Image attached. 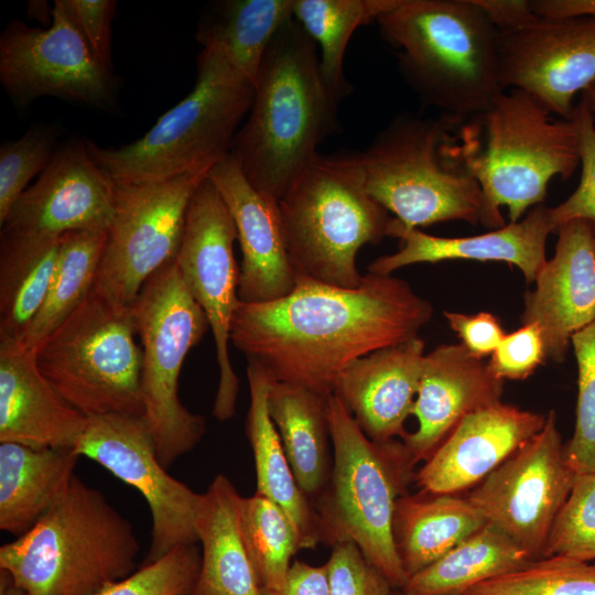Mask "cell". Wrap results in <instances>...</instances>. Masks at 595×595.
<instances>
[{"mask_svg": "<svg viewBox=\"0 0 595 595\" xmlns=\"http://www.w3.org/2000/svg\"><path fill=\"white\" fill-rule=\"evenodd\" d=\"M432 315V304L391 274L368 272L355 289L298 275L281 299L239 301L230 342L274 381L329 396L351 361L419 336Z\"/></svg>", "mask_w": 595, "mask_h": 595, "instance_id": "obj_1", "label": "cell"}, {"mask_svg": "<svg viewBox=\"0 0 595 595\" xmlns=\"http://www.w3.org/2000/svg\"><path fill=\"white\" fill-rule=\"evenodd\" d=\"M338 104L323 80L316 43L292 19L264 55L248 117L231 145L249 183L279 202L338 129Z\"/></svg>", "mask_w": 595, "mask_h": 595, "instance_id": "obj_2", "label": "cell"}, {"mask_svg": "<svg viewBox=\"0 0 595 595\" xmlns=\"http://www.w3.org/2000/svg\"><path fill=\"white\" fill-rule=\"evenodd\" d=\"M420 101L463 122L502 91L499 33L473 0H399L376 21Z\"/></svg>", "mask_w": 595, "mask_h": 595, "instance_id": "obj_3", "label": "cell"}, {"mask_svg": "<svg viewBox=\"0 0 595 595\" xmlns=\"http://www.w3.org/2000/svg\"><path fill=\"white\" fill-rule=\"evenodd\" d=\"M131 522L76 475L25 533L0 548V570L26 595H96L137 571Z\"/></svg>", "mask_w": 595, "mask_h": 595, "instance_id": "obj_4", "label": "cell"}, {"mask_svg": "<svg viewBox=\"0 0 595 595\" xmlns=\"http://www.w3.org/2000/svg\"><path fill=\"white\" fill-rule=\"evenodd\" d=\"M484 143L469 126L462 127L457 149L462 162L477 181L484 198L483 225L494 229L520 220L543 204L550 181L569 180L581 163L580 131L571 120L554 119L531 95L508 89L482 115L470 119Z\"/></svg>", "mask_w": 595, "mask_h": 595, "instance_id": "obj_5", "label": "cell"}, {"mask_svg": "<svg viewBox=\"0 0 595 595\" xmlns=\"http://www.w3.org/2000/svg\"><path fill=\"white\" fill-rule=\"evenodd\" d=\"M333 465L328 483L313 502L320 541L354 542L366 559L401 589L408 581L392 536L397 500L409 494L416 465L399 440H370L343 402L328 396Z\"/></svg>", "mask_w": 595, "mask_h": 595, "instance_id": "obj_6", "label": "cell"}, {"mask_svg": "<svg viewBox=\"0 0 595 595\" xmlns=\"http://www.w3.org/2000/svg\"><path fill=\"white\" fill-rule=\"evenodd\" d=\"M255 85L218 48L203 47L193 90L140 139L120 148L85 141L107 176L120 185L160 183L210 169L230 153Z\"/></svg>", "mask_w": 595, "mask_h": 595, "instance_id": "obj_7", "label": "cell"}, {"mask_svg": "<svg viewBox=\"0 0 595 595\" xmlns=\"http://www.w3.org/2000/svg\"><path fill=\"white\" fill-rule=\"evenodd\" d=\"M447 116H401L366 150L349 155L367 193L405 229L462 220L483 224L484 198L457 151Z\"/></svg>", "mask_w": 595, "mask_h": 595, "instance_id": "obj_8", "label": "cell"}, {"mask_svg": "<svg viewBox=\"0 0 595 595\" xmlns=\"http://www.w3.org/2000/svg\"><path fill=\"white\" fill-rule=\"evenodd\" d=\"M288 253L298 275L358 288L356 257L388 236L389 212L366 191L349 156L317 154L278 202Z\"/></svg>", "mask_w": 595, "mask_h": 595, "instance_id": "obj_9", "label": "cell"}, {"mask_svg": "<svg viewBox=\"0 0 595 595\" xmlns=\"http://www.w3.org/2000/svg\"><path fill=\"white\" fill-rule=\"evenodd\" d=\"M132 307L95 289L34 350L39 369L87 418L144 415L142 349Z\"/></svg>", "mask_w": 595, "mask_h": 595, "instance_id": "obj_10", "label": "cell"}, {"mask_svg": "<svg viewBox=\"0 0 595 595\" xmlns=\"http://www.w3.org/2000/svg\"><path fill=\"white\" fill-rule=\"evenodd\" d=\"M132 312L142 349L143 416L158 457L167 469L192 451L206 432L204 418L182 404L177 389L184 359L202 340L209 324L175 260L149 278Z\"/></svg>", "mask_w": 595, "mask_h": 595, "instance_id": "obj_11", "label": "cell"}, {"mask_svg": "<svg viewBox=\"0 0 595 595\" xmlns=\"http://www.w3.org/2000/svg\"><path fill=\"white\" fill-rule=\"evenodd\" d=\"M210 169L160 183L116 184L95 291L118 306L132 307L149 278L175 260L190 202Z\"/></svg>", "mask_w": 595, "mask_h": 595, "instance_id": "obj_12", "label": "cell"}, {"mask_svg": "<svg viewBox=\"0 0 595 595\" xmlns=\"http://www.w3.org/2000/svg\"><path fill=\"white\" fill-rule=\"evenodd\" d=\"M236 239L234 219L207 176L190 202L175 262L214 336L219 380L212 413L219 421L236 413L239 390L228 351L231 322L240 301V268L234 256Z\"/></svg>", "mask_w": 595, "mask_h": 595, "instance_id": "obj_13", "label": "cell"}, {"mask_svg": "<svg viewBox=\"0 0 595 595\" xmlns=\"http://www.w3.org/2000/svg\"><path fill=\"white\" fill-rule=\"evenodd\" d=\"M575 477L564 456L556 413L550 410L543 428L466 497L488 523L537 561L544 558L549 534Z\"/></svg>", "mask_w": 595, "mask_h": 595, "instance_id": "obj_14", "label": "cell"}, {"mask_svg": "<svg viewBox=\"0 0 595 595\" xmlns=\"http://www.w3.org/2000/svg\"><path fill=\"white\" fill-rule=\"evenodd\" d=\"M73 452L95 461L136 488L149 505L152 537L144 563L174 548L198 543V494L167 474L161 464L144 416L107 414L87 418Z\"/></svg>", "mask_w": 595, "mask_h": 595, "instance_id": "obj_15", "label": "cell"}, {"mask_svg": "<svg viewBox=\"0 0 595 595\" xmlns=\"http://www.w3.org/2000/svg\"><path fill=\"white\" fill-rule=\"evenodd\" d=\"M50 28L13 20L0 36V82L21 106L54 96L109 108L113 101L111 72L96 58L63 0L54 3Z\"/></svg>", "mask_w": 595, "mask_h": 595, "instance_id": "obj_16", "label": "cell"}, {"mask_svg": "<svg viewBox=\"0 0 595 595\" xmlns=\"http://www.w3.org/2000/svg\"><path fill=\"white\" fill-rule=\"evenodd\" d=\"M498 33L502 89L522 90L551 115L571 120L575 95L595 82V18L539 17Z\"/></svg>", "mask_w": 595, "mask_h": 595, "instance_id": "obj_17", "label": "cell"}, {"mask_svg": "<svg viewBox=\"0 0 595 595\" xmlns=\"http://www.w3.org/2000/svg\"><path fill=\"white\" fill-rule=\"evenodd\" d=\"M116 184L89 155L85 141L54 156L11 207L2 231L60 238L68 231L106 229L112 221Z\"/></svg>", "mask_w": 595, "mask_h": 595, "instance_id": "obj_18", "label": "cell"}, {"mask_svg": "<svg viewBox=\"0 0 595 595\" xmlns=\"http://www.w3.org/2000/svg\"><path fill=\"white\" fill-rule=\"evenodd\" d=\"M555 232L554 256L524 293L521 323L537 324L548 359L562 363L572 336L595 321V228L573 219Z\"/></svg>", "mask_w": 595, "mask_h": 595, "instance_id": "obj_19", "label": "cell"}, {"mask_svg": "<svg viewBox=\"0 0 595 595\" xmlns=\"http://www.w3.org/2000/svg\"><path fill=\"white\" fill-rule=\"evenodd\" d=\"M208 178L236 226L242 255L239 300L263 303L289 294L298 273L285 246L278 202L249 183L230 153L210 169Z\"/></svg>", "mask_w": 595, "mask_h": 595, "instance_id": "obj_20", "label": "cell"}, {"mask_svg": "<svg viewBox=\"0 0 595 595\" xmlns=\"http://www.w3.org/2000/svg\"><path fill=\"white\" fill-rule=\"evenodd\" d=\"M547 414L504 402L466 415L415 474L421 491L474 488L544 425Z\"/></svg>", "mask_w": 595, "mask_h": 595, "instance_id": "obj_21", "label": "cell"}, {"mask_svg": "<svg viewBox=\"0 0 595 595\" xmlns=\"http://www.w3.org/2000/svg\"><path fill=\"white\" fill-rule=\"evenodd\" d=\"M504 380L462 344H443L424 355L412 414L418 428L402 442L415 463L428 461L472 412L501 401Z\"/></svg>", "mask_w": 595, "mask_h": 595, "instance_id": "obj_22", "label": "cell"}, {"mask_svg": "<svg viewBox=\"0 0 595 595\" xmlns=\"http://www.w3.org/2000/svg\"><path fill=\"white\" fill-rule=\"evenodd\" d=\"M551 232H555L551 207L544 204L532 207L516 223L469 237H436L416 228L405 229L392 217L388 236L398 238L400 248L375 259L368 272L387 275L405 266L445 260L495 261L519 268L530 284L547 262Z\"/></svg>", "mask_w": 595, "mask_h": 595, "instance_id": "obj_23", "label": "cell"}, {"mask_svg": "<svg viewBox=\"0 0 595 595\" xmlns=\"http://www.w3.org/2000/svg\"><path fill=\"white\" fill-rule=\"evenodd\" d=\"M86 424L41 372L35 353L0 334V443L74 450Z\"/></svg>", "mask_w": 595, "mask_h": 595, "instance_id": "obj_24", "label": "cell"}, {"mask_svg": "<svg viewBox=\"0 0 595 595\" xmlns=\"http://www.w3.org/2000/svg\"><path fill=\"white\" fill-rule=\"evenodd\" d=\"M424 355V342L416 336L351 361L336 379L333 393L370 440L407 434Z\"/></svg>", "mask_w": 595, "mask_h": 595, "instance_id": "obj_25", "label": "cell"}, {"mask_svg": "<svg viewBox=\"0 0 595 595\" xmlns=\"http://www.w3.org/2000/svg\"><path fill=\"white\" fill-rule=\"evenodd\" d=\"M242 500L223 474L202 494L196 517L202 562L188 595H262L242 539Z\"/></svg>", "mask_w": 595, "mask_h": 595, "instance_id": "obj_26", "label": "cell"}, {"mask_svg": "<svg viewBox=\"0 0 595 595\" xmlns=\"http://www.w3.org/2000/svg\"><path fill=\"white\" fill-rule=\"evenodd\" d=\"M250 404L246 435L250 443L258 494L277 504L290 519L300 549H314L320 541L317 515L298 485L280 435L269 415L268 394L273 379L256 361L248 360Z\"/></svg>", "mask_w": 595, "mask_h": 595, "instance_id": "obj_27", "label": "cell"}, {"mask_svg": "<svg viewBox=\"0 0 595 595\" xmlns=\"http://www.w3.org/2000/svg\"><path fill=\"white\" fill-rule=\"evenodd\" d=\"M487 524L485 516L467 497L424 491L400 497L394 507L392 536L408 578Z\"/></svg>", "mask_w": 595, "mask_h": 595, "instance_id": "obj_28", "label": "cell"}, {"mask_svg": "<svg viewBox=\"0 0 595 595\" xmlns=\"http://www.w3.org/2000/svg\"><path fill=\"white\" fill-rule=\"evenodd\" d=\"M79 456L73 450L0 443V529L29 531L69 485Z\"/></svg>", "mask_w": 595, "mask_h": 595, "instance_id": "obj_29", "label": "cell"}, {"mask_svg": "<svg viewBox=\"0 0 595 595\" xmlns=\"http://www.w3.org/2000/svg\"><path fill=\"white\" fill-rule=\"evenodd\" d=\"M268 410L298 485L313 504L324 491L333 465L328 396L273 380Z\"/></svg>", "mask_w": 595, "mask_h": 595, "instance_id": "obj_30", "label": "cell"}, {"mask_svg": "<svg viewBox=\"0 0 595 595\" xmlns=\"http://www.w3.org/2000/svg\"><path fill=\"white\" fill-rule=\"evenodd\" d=\"M60 251V238L0 236V334L21 340L43 305Z\"/></svg>", "mask_w": 595, "mask_h": 595, "instance_id": "obj_31", "label": "cell"}, {"mask_svg": "<svg viewBox=\"0 0 595 595\" xmlns=\"http://www.w3.org/2000/svg\"><path fill=\"white\" fill-rule=\"evenodd\" d=\"M295 0L218 2L199 22L196 40L220 50L253 85L278 32L294 19Z\"/></svg>", "mask_w": 595, "mask_h": 595, "instance_id": "obj_32", "label": "cell"}, {"mask_svg": "<svg viewBox=\"0 0 595 595\" xmlns=\"http://www.w3.org/2000/svg\"><path fill=\"white\" fill-rule=\"evenodd\" d=\"M533 560L488 523L409 577L402 595H464L475 585L520 570Z\"/></svg>", "mask_w": 595, "mask_h": 595, "instance_id": "obj_33", "label": "cell"}, {"mask_svg": "<svg viewBox=\"0 0 595 595\" xmlns=\"http://www.w3.org/2000/svg\"><path fill=\"white\" fill-rule=\"evenodd\" d=\"M107 238L106 229L68 231L60 237L57 264L45 301L21 338L28 349L34 351L93 291Z\"/></svg>", "mask_w": 595, "mask_h": 595, "instance_id": "obj_34", "label": "cell"}, {"mask_svg": "<svg viewBox=\"0 0 595 595\" xmlns=\"http://www.w3.org/2000/svg\"><path fill=\"white\" fill-rule=\"evenodd\" d=\"M399 0H295L294 19L320 48V69L340 101L350 91L343 66L347 44L357 28L392 9Z\"/></svg>", "mask_w": 595, "mask_h": 595, "instance_id": "obj_35", "label": "cell"}, {"mask_svg": "<svg viewBox=\"0 0 595 595\" xmlns=\"http://www.w3.org/2000/svg\"><path fill=\"white\" fill-rule=\"evenodd\" d=\"M240 528L262 595H279L291 559L301 550L290 519L277 504L256 493L244 497Z\"/></svg>", "mask_w": 595, "mask_h": 595, "instance_id": "obj_36", "label": "cell"}, {"mask_svg": "<svg viewBox=\"0 0 595 595\" xmlns=\"http://www.w3.org/2000/svg\"><path fill=\"white\" fill-rule=\"evenodd\" d=\"M464 595H595V564L548 556L479 583Z\"/></svg>", "mask_w": 595, "mask_h": 595, "instance_id": "obj_37", "label": "cell"}, {"mask_svg": "<svg viewBox=\"0 0 595 595\" xmlns=\"http://www.w3.org/2000/svg\"><path fill=\"white\" fill-rule=\"evenodd\" d=\"M571 344L577 363L576 419L564 456L576 474L595 473V321L576 332Z\"/></svg>", "mask_w": 595, "mask_h": 595, "instance_id": "obj_38", "label": "cell"}, {"mask_svg": "<svg viewBox=\"0 0 595 595\" xmlns=\"http://www.w3.org/2000/svg\"><path fill=\"white\" fill-rule=\"evenodd\" d=\"M201 562L197 543L178 545L129 576L106 585L96 595H188Z\"/></svg>", "mask_w": 595, "mask_h": 595, "instance_id": "obj_39", "label": "cell"}, {"mask_svg": "<svg viewBox=\"0 0 595 595\" xmlns=\"http://www.w3.org/2000/svg\"><path fill=\"white\" fill-rule=\"evenodd\" d=\"M595 560V473L576 475L549 534L544 558Z\"/></svg>", "mask_w": 595, "mask_h": 595, "instance_id": "obj_40", "label": "cell"}, {"mask_svg": "<svg viewBox=\"0 0 595 595\" xmlns=\"http://www.w3.org/2000/svg\"><path fill=\"white\" fill-rule=\"evenodd\" d=\"M55 133L50 128H32L21 138L0 148V225L29 182L51 163Z\"/></svg>", "mask_w": 595, "mask_h": 595, "instance_id": "obj_41", "label": "cell"}, {"mask_svg": "<svg viewBox=\"0 0 595 595\" xmlns=\"http://www.w3.org/2000/svg\"><path fill=\"white\" fill-rule=\"evenodd\" d=\"M574 117L580 131L581 177L575 191L551 207L555 231L573 219L585 220L595 228V126L583 100L575 105Z\"/></svg>", "mask_w": 595, "mask_h": 595, "instance_id": "obj_42", "label": "cell"}, {"mask_svg": "<svg viewBox=\"0 0 595 595\" xmlns=\"http://www.w3.org/2000/svg\"><path fill=\"white\" fill-rule=\"evenodd\" d=\"M325 565L329 595H392L390 582L354 542L333 545Z\"/></svg>", "mask_w": 595, "mask_h": 595, "instance_id": "obj_43", "label": "cell"}, {"mask_svg": "<svg viewBox=\"0 0 595 595\" xmlns=\"http://www.w3.org/2000/svg\"><path fill=\"white\" fill-rule=\"evenodd\" d=\"M547 359L539 326L527 323L504 336L487 365L490 371L504 381L522 380L530 377Z\"/></svg>", "mask_w": 595, "mask_h": 595, "instance_id": "obj_44", "label": "cell"}, {"mask_svg": "<svg viewBox=\"0 0 595 595\" xmlns=\"http://www.w3.org/2000/svg\"><path fill=\"white\" fill-rule=\"evenodd\" d=\"M96 58L111 72V23L117 7L113 0H63Z\"/></svg>", "mask_w": 595, "mask_h": 595, "instance_id": "obj_45", "label": "cell"}, {"mask_svg": "<svg viewBox=\"0 0 595 595\" xmlns=\"http://www.w3.org/2000/svg\"><path fill=\"white\" fill-rule=\"evenodd\" d=\"M444 317L461 344L479 359L491 355L506 335L498 318L489 312L464 314L444 311Z\"/></svg>", "mask_w": 595, "mask_h": 595, "instance_id": "obj_46", "label": "cell"}, {"mask_svg": "<svg viewBox=\"0 0 595 595\" xmlns=\"http://www.w3.org/2000/svg\"><path fill=\"white\" fill-rule=\"evenodd\" d=\"M486 14L498 32H509L526 26L539 17L530 0H473Z\"/></svg>", "mask_w": 595, "mask_h": 595, "instance_id": "obj_47", "label": "cell"}, {"mask_svg": "<svg viewBox=\"0 0 595 595\" xmlns=\"http://www.w3.org/2000/svg\"><path fill=\"white\" fill-rule=\"evenodd\" d=\"M279 595H329L326 565L316 566L300 560L292 562Z\"/></svg>", "mask_w": 595, "mask_h": 595, "instance_id": "obj_48", "label": "cell"}, {"mask_svg": "<svg viewBox=\"0 0 595 595\" xmlns=\"http://www.w3.org/2000/svg\"><path fill=\"white\" fill-rule=\"evenodd\" d=\"M533 12L544 19L595 18V0H530Z\"/></svg>", "mask_w": 595, "mask_h": 595, "instance_id": "obj_49", "label": "cell"}, {"mask_svg": "<svg viewBox=\"0 0 595 595\" xmlns=\"http://www.w3.org/2000/svg\"><path fill=\"white\" fill-rule=\"evenodd\" d=\"M0 595H26L24 591L18 587L11 576L0 570Z\"/></svg>", "mask_w": 595, "mask_h": 595, "instance_id": "obj_50", "label": "cell"}, {"mask_svg": "<svg viewBox=\"0 0 595 595\" xmlns=\"http://www.w3.org/2000/svg\"><path fill=\"white\" fill-rule=\"evenodd\" d=\"M53 10H50V8H47V4L45 1H32L30 2V8H29V14L32 17V18H36L41 21H50L52 22L51 19H48V17L53 18Z\"/></svg>", "mask_w": 595, "mask_h": 595, "instance_id": "obj_51", "label": "cell"}, {"mask_svg": "<svg viewBox=\"0 0 595 595\" xmlns=\"http://www.w3.org/2000/svg\"><path fill=\"white\" fill-rule=\"evenodd\" d=\"M582 100L586 105L595 126V82H593L582 94Z\"/></svg>", "mask_w": 595, "mask_h": 595, "instance_id": "obj_52", "label": "cell"}, {"mask_svg": "<svg viewBox=\"0 0 595 595\" xmlns=\"http://www.w3.org/2000/svg\"><path fill=\"white\" fill-rule=\"evenodd\" d=\"M396 595H402V593H398V594H396Z\"/></svg>", "mask_w": 595, "mask_h": 595, "instance_id": "obj_53", "label": "cell"}]
</instances>
